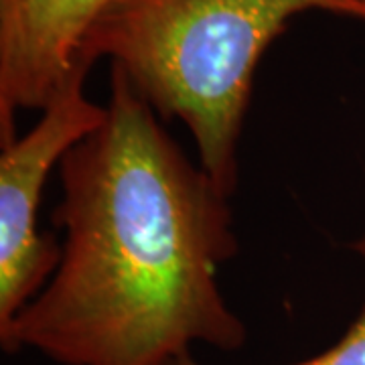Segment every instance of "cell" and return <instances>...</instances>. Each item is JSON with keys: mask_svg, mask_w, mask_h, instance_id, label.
<instances>
[{"mask_svg": "<svg viewBox=\"0 0 365 365\" xmlns=\"http://www.w3.org/2000/svg\"><path fill=\"white\" fill-rule=\"evenodd\" d=\"M106 110L59 163L61 260L0 329L2 349L61 365H170L193 343L240 349L246 327L217 284L237 254L230 197L116 66Z\"/></svg>", "mask_w": 365, "mask_h": 365, "instance_id": "cell-1", "label": "cell"}, {"mask_svg": "<svg viewBox=\"0 0 365 365\" xmlns=\"http://www.w3.org/2000/svg\"><path fill=\"white\" fill-rule=\"evenodd\" d=\"M353 16L343 0H110L79 49V67L108 57L163 122L193 134L201 169L237 191L240 136L262 55L290 19Z\"/></svg>", "mask_w": 365, "mask_h": 365, "instance_id": "cell-2", "label": "cell"}, {"mask_svg": "<svg viewBox=\"0 0 365 365\" xmlns=\"http://www.w3.org/2000/svg\"><path fill=\"white\" fill-rule=\"evenodd\" d=\"M79 73L41 112V120L0 155V329L49 282L61 260L51 234L39 230L43 189L51 170L104 122L106 106L86 96Z\"/></svg>", "mask_w": 365, "mask_h": 365, "instance_id": "cell-3", "label": "cell"}, {"mask_svg": "<svg viewBox=\"0 0 365 365\" xmlns=\"http://www.w3.org/2000/svg\"><path fill=\"white\" fill-rule=\"evenodd\" d=\"M110 0H0V146L16 138V114L43 110L79 67V49Z\"/></svg>", "mask_w": 365, "mask_h": 365, "instance_id": "cell-4", "label": "cell"}, {"mask_svg": "<svg viewBox=\"0 0 365 365\" xmlns=\"http://www.w3.org/2000/svg\"><path fill=\"white\" fill-rule=\"evenodd\" d=\"M353 250L365 260V234L353 244ZM170 365H201L191 357V353L175 359ZM292 365H365V309L353 321V325L345 331L333 347Z\"/></svg>", "mask_w": 365, "mask_h": 365, "instance_id": "cell-5", "label": "cell"}, {"mask_svg": "<svg viewBox=\"0 0 365 365\" xmlns=\"http://www.w3.org/2000/svg\"><path fill=\"white\" fill-rule=\"evenodd\" d=\"M353 11V16L357 21H365V0H343Z\"/></svg>", "mask_w": 365, "mask_h": 365, "instance_id": "cell-6", "label": "cell"}]
</instances>
